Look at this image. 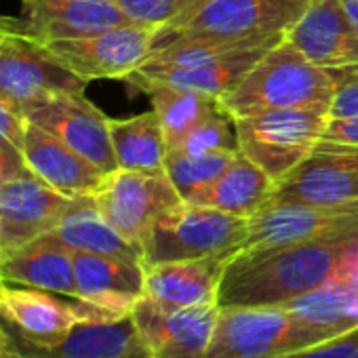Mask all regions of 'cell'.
I'll return each instance as SVG.
<instances>
[{"instance_id":"30","label":"cell","mask_w":358,"mask_h":358,"mask_svg":"<svg viewBox=\"0 0 358 358\" xmlns=\"http://www.w3.org/2000/svg\"><path fill=\"white\" fill-rule=\"evenodd\" d=\"M192 0H114V5L133 22L141 26L162 28L182 13Z\"/></svg>"},{"instance_id":"40","label":"cell","mask_w":358,"mask_h":358,"mask_svg":"<svg viewBox=\"0 0 358 358\" xmlns=\"http://www.w3.org/2000/svg\"><path fill=\"white\" fill-rule=\"evenodd\" d=\"M0 358H7V335L3 341H0Z\"/></svg>"},{"instance_id":"21","label":"cell","mask_w":358,"mask_h":358,"mask_svg":"<svg viewBox=\"0 0 358 358\" xmlns=\"http://www.w3.org/2000/svg\"><path fill=\"white\" fill-rule=\"evenodd\" d=\"M5 282L34 287L78 299L74 251L53 232H47L20 247L0 262Z\"/></svg>"},{"instance_id":"29","label":"cell","mask_w":358,"mask_h":358,"mask_svg":"<svg viewBox=\"0 0 358 358\" xmlns=\"http://www.w3.org/2000/svg\"><path fill=\"white\" fill-rule=\"evenodd\" d=\"M171 152V150H169ZM175 152L184 154H217V152H241L236 120L222 108L207 120H203L182 143L175 148Z\"/></svg>"},{"instance_id":"20","label":"cell","mask_w":358,"mask_h":358,"mask_svg":"<svg viewBox=\"0 0 358 358\" xmlns=\"http://www.w3.org/2000/svg\"><path fill=\"white\" fill-rule=\"evenodd\" d=\"M234 255L169 262L145 268V295L166 308L217 306L226 264Z\"/></svg>"},{"instance_id":"39","label":"cell","mask_w":358,"mask_h":358,"mask_svg":"<svg viewBox=\"0 0 358 358\" xmlns=\"http://www.w3.org/2000/svg\"><path fill=\"white\" fill-rule=\"evenodd\" d=\"M7 358H26V356H22L20 352L11 350V343H9V339H7Z\"/></svg>"},{"instance_id":"25","label":"cell","mask_w":358,"mask_h":358,"mask_svg":"<svg viewBox=\"0 0 358 358\" xmlns=\"http://www.w3.org/2000/svg\"><path fill=\"white\" fill-rule=\"evenodd\" d=\"M53 234L72 251L122 257L143 264L141 249L129 243L99 211L93 196L72 199Z\"/></svg>"},{"instance_id":"27","label":"cell","mask_w":358,"mask_h":358,"mask_svg":"<svg viewBox=\"0 0 358 358\" xmlns=\"http://www.w3.org/2000/svg\"><path fill=\"white\" fill-rule=\"evenodd\" d=\"M110 141L118 169L160 171L166 160V139L158 114L143 112L131 118H110Z\"/></svg>"},{"instance_id":"6","label":"cell","mask_w":358,"mask_h":358,"mask_svg":"<svg viewBox=\"0 0 358 358\" xmlns=\"http://www.w3.org/2000/svg\"><path fill=\"white\" fill-rule=\"evenodd\" d=\"M310 345L287 308L230 306L220 308L205 358H276Z\"/></svg>"},{"instance_id":"1","label":"cell","mask_w":358,"mask_h":358,"mask_svg":"<svg viewBox=\"0 0 358 358\" xmlns=\"http://www.w3.org/2000/svg\"><path fill=\"white\" fill-rule=\"evenodd\" d=\"M341 241L243 249L224 268L217 306H285L337 280Z\"/></svg>"},{"instance_id":"34","label":"cell","mask_w":358,"mask_h":358,"mask_svg":"<svg viewBox=\"0 0 358 358\" xmlns=\"http://www.w3.org/2000/svg\"><path fill=\"white\" fill-rule=\"evenodd\" d=\"M320 141L335 143V145L358 148V116H350V118H329L327 129H324Z\"/></svg>"},{"instance_id":"33","label":"cell","mask_w":358,"mask_h":358,"mask_svg":"<svg viewBox=\"0 0 358 358\" xmlns=\"http://www.w3.org/2000/svg\"><path fill=\"white\" fill-rule=\"evenodd\" d=\"M24 129H26V120H24L22 112L3 93H0V148L13 156L24 158L22 156Z\"/></svg>"},{"instance_id":"18","label":"cell","mask_w":358,"mask_h":358,"mask_svg":"<svg viewBox=\"0 0 358 358\" xmlns=\"http://www.w3.org/2000/svg\"><path fill=\"white\" fill-rule=\"evenodd\" d=\"M22 156L34 175L68 199L93 196L106 177V173L85 156L28 120L24 129Z\"/></svg>"},{"instance_id":"28","label":"cell","mask_w":358,"mask_h":358,"mask_svg":"<svg viewBox=\"0 0 358 358\" xmlns=\"http://www.w3.org/2000/svg\"><path fill=\"white\" fill-rule=\"evenodd\" d=\"M236 154H230V152L184 154V152L171 150V152H166L164 171L173 182V186L177 188L179 196L188 201L201 188L209 186L213 179H217Z\"/></svg>"},{"instance_id":"32","label":"cell","mask_w":358,"mask_h":358,"mask_svg":"<svg viewBox=\"0 0 358 358\" xmlns=\"http://www.w3.org/2000/svg\"><path fill=\"white\" fill-rule=\"evenodd\" d=\"M276 358H358V327L333 339L295 352H287Z\"/></svg>"},{"instance_id":"4","label":"cell","mask_w":358,"mask_h":358,"mask_svg":"<svg viewBox=\"0 0 358 358\" xmlns=\"http://www.w3.org/2000/svg\"><path fill=\"white\" fill-rule=\"evenodd\" d=\"M249 234V220L182 201L162 213L141 241L143 268L236 255Z\"/></svg>"},{"instance_id":"2","label":"cell","mask_w":358,"mask_h":358,"mask_svg":"<svg viewBox=\"0 0 358 358\" xmlns=\"http://www.w3.org/2000/svg\"><path fill=\"white\" fill-rule=\"evenodd\" d=\"M333 80L324 68L306 59L287 38L272 47L232 91L220 97L236 120L270 110L331 103Z\"/></svg>"},{"instance_id":"19","label":"cell","mask_w":358,"mask_h":358,"mask_svg":"<svg viewBox=\"0 0 358 358\" xmlns=\"http://www.w3.org/2000/svg\"><path fill=\"white\" fill-rule=\"evenodd\" d=\"M78 299H85L114 318L131 314L145 295V268L139 262L74 251Z\"/></svg>"},{"instance_id":"31","label":"cell","mask_w":358,"mask_h":358,"mask_svg":"<svg viewBox=\"0 0 358 358\" xmlns=\"http://www.w3.org/2000/svg\"><path fill=\"white\" fill-rule=\"evenodd\" d=\"M333 80V99L329 103V118L358 116V64L327 70Z\"/></svg>"},{"instance_id":"22","label":"cell","mask_w":358,"mask_h":358,"mask_svg":"<svg viewBox=\"0 0 358 358\" xmlns=\"http://www.w3.org/2000/svg\"><path fill=\"white\" fill-rule=\"evenodd\" d=\"M0 316H5L24 339L34 343H53L83 322L80 299L55 297L51 291L26 287H7L0 299Z\"/></svg>"},{"instance_id":"23","label":"cell","mask_w":358,"mask_h":358,"mask_svg":"<svg viewBox=\"0 0 358 358\" xmlns=\"http://www.w3.org/2000/svg\"><path fill=\"white\" fill-rule=\"evenodd\" d=\"M280 41L285 38H272L264 45L257 47H249V49H241V51H232L226 53L222 57L196 64V66H186V68H169V70H152V72H141L135 70L131 76H127L124 80L129 83H164L177 89H188V91H199L203 95H211V97H222L228 91H232L236 87V83L272 49L276 47Z\"/></svg>"},{"instance_id":"15","label":"cell","mask_w":358,"mask_h":358,"mask_svg":"<svg viewBox=\"0 0 358 358\" xmlns=\"http://www.w3.org/2000/svg\"><path fill=\"white\" fill-rule=\"evenodd\" d=\"M285 38L318 68L358 64V30L341 0H310Z\"/></svg>"},{"instance_id":"11","label":"cell","mask_w":358,"mask_h":358,"mask_svg":"<svg viewBox=\"0 0 358 358\" xmlns=\"http://www.w3.org/2000/svg\"><path fill=\"white\" fill-rule=\"evenodd\" d=\"M87 83L72 74L45 43L28 36L22 26L0 28V93L20 112L38 95L80 91Z\"/></svg>"},{"instance_id":"17","label":"cell","mask_w":358,"mask_h":358,"mask_svg":"<svg viewBox=\"0 0 358 358\" xmlns=\"http://www.w3.org/2000/svg\"><path fill=\"white\" fill-rule=\"evenodd\" d=\"M22 30L45 45L131 24V20L114 5V0H22Z\"/></svg>"},{"instance_id":"3","label":"cell","mask_w":358,"mask_h":358,"mask_svg":"<svg viewBox=\"0 0 358 358\" xmlns=\"http://www.w3.org/2000/svg\"><path fill=\"white\" fill-rule=\"evenodd\" d=\"M310 0H192L158 28L154 51L175 38L247 41L285 36Z\"/></svg>"},{"instance_id":"7","label":"cell","mask_w":358,"mask_h":358,"mask_svg":"<svg viewBox=\"0 0 358 358\" xmlns=\"http://www.w3.org/2000/svg\"><path fill=\"white\" fill-rule=\"evenodd\" d=\"M93 201L103 217L133 245L141 241L154 222L184 199L169 179L166 171L116 169L103 177L93 192Z\"/></svg>"},{"instance_id":"35","label":"cell","mask_w":358,"mask_h":358,"mask_svg":"<svg viewBox=\"0 0 358 358\" xmlns=\"http://www.w3.org/2000/svg\"><path fill=\"white\" fill-rule=\"evenodd\" d=\"M337 280L358 287V232L341 238V266Z\"/></svg>"},{"instance_id":"16","label":"cell","mask_w":358,"mask_h":358,"mask_svg":"<svg viewBox=\"0 0 358 358\" xmlns=\"http://www.w3.org/2000/svg\"><path fill=\"white\" fill-rule=\"evenodd\" d=\"M13 350L26 358H152L131 314L116 320L80 322L53 343L22 339Z\"/></svg>"},{"instance_id":"24","label":"cell","mask_w":358,"mask_h":358,"mask_svg":"<svg viewBox=\"0 0 358 358\" xmlns=\"http://www.w3.org/2000/svg\"><path fill=\"white\" fill-rule=\"evenodd\" d=\"M274 184L276 182L259 164L238 152L217 179L192 194L186 203L251 220L266 209Z\"/></svg>"},{"instance_id":"26","label":"cell","mask_w":358,"mask_h":358,"mask_svg":"<svg viewBox=\"0 0 358 358\" xmlns=\"http://www.w3.org/2000/svg\"><path fill=\"white\" fill-rule=\"evenodd\" d=\"M143 93L150 95L152 110L158 114L166 148L175 150L182 143L203 120L213 116L222 110V103L217 97L203 95L199 91L188 89H177L164 83H135Z\"/></svg>"},{"instance_id":"14","label":"cell","mask_w":358,"mask_h":358,"mask_svg":"<svg viewBox=\"0 0 358 358\" xmlns=\"http://www.w3.org/2000/svg\"><path fill=\"white\" fill-rule=\"evenodd\" d=\"M220 306L166 308L143 295L131 316L152 358H205Z\"/></svg>"},{"instance_id":"38","label":"cell","mask_w":358,"mask_h":358,"mask_svg":"<svg viewBox=\"0 0 358 358\" xmlns=\"http://www.w3.org/2000/svg\"><path fill=\"white\" fill-rule=\"evenodd\" d=\"M22 22H17V20H9V17H0V28H15V26H20Z\"/></svg>"},{"instance_id":"42","label":"cell","mask_w":358,"mask_h":358,"mask_svg":"<svg viewBox=\"0 0 358 358\" xmlns=\"http://www.w3.org/2000/svg\"><path fill=\"white\" fill-rule=\"evenodd\" d=\"M3 339H5V333H3V331H0V341H3Z\"/></svg>"},{"instance_id":"36","label":"cell","mask_w":358,"mask_h":358,"mask_svg":"<svg viewBox=\"0 0 358 358\" xmlns=\"http://www.w3.org/2000/svg\"><path fill=\"white\" fill-rule=\"evenodd\" d=\"M26 169H28V166H26L24 158L13 156V154H9V152H5L3 148H0V184H5L7 179L20 175V173L26 171Z\"/></svg>"},{"instance_id":"13","label":"cell","mask_w":358,"mask_h":358,"mask_svg":"<svg viewBox=\"0 0 358 358\" xmlns=\"http://www.w3.org/2000/svg\"><path fill=\"white\" fill-rule=\"evenodd\" d=\"M72 199L30 169L0 184V262L30 241L53 232Z\"/></svg>"},{"instance_id":"10","label":"cell","mask_w":358,"mask_h":358,"mask_svg":"<svg viewBox=\"0 0 358 358\" xmlns=\"http://www.w3.org/2000/svg\"><path fill=\"white\" fill-rule=\"evenodd\" d=\"M358 201V148L318 141L316 150L274 184L272 205H339Z\"/></svg>"},{"instance_id":"9","label":"cell","mask_w":358,"mask_h":358,"mask_svg":"<svg viewBox=\"0 0 358 358\" xmlns=\"http://www.w3.org/2000/svg\"><path fill=\"white\" fill-rule=\"evenodd\" d=\"M158 28L122 24L97 34L47 43L49 51L85 83L97 78H127L154 51Z\"/></svg>"},{"instance_id":"5","label":"cell","mask_w":358,"mask_h":358,"mask_svg":"<svg viewBox=\"0 0 358 358\" xmlns=\"http://www.w3.org/2000/svg\"><path fill=\"white\" fill-rule=\"evenodd\" d=\"M327 122L329 103L236 118L241 152L278 182L316 150Z\"/></svg>"},{"instance_id":"12","label":"cell","mask_w":358,"mask_h":358,"mask_svg":"<svg viewBox=\"0 0 358 358\" xmlns=\"http://www.w3.org/2000/svg\"><path fill=\"white\" fill-rule=\"evenodd\" d=\"M354 232H358V201L339 205H272L249 220L243 249L341 241Z\"/></svg>"},{"instance_id":"37","label":"cell","mask_w":358,"mask_h":358,"mask_svg":"<svg viewBox=\"0 0 358 358\" xmlns=\"http://www.w3.org/2000/svg\"><path fill=\"white\" fill-rule=\"evenodd\" d=\"M341 5H343L348 17L352 20L354 28L358 30V0H341Z\"/></svg>"},{"instance_id":"8","label":"cell","mask_w":358,"mask_h":358,"mask_svg":"<svg viewBox=\"0 0 358 358\" xmlns=\"http://www.w3.org/2000/svg\"><path fill=\"white\" fill-rule=\"evenodd\" d=\"M24 120L45 129L106 175L116 171L108 116L80 91H53L22 106Z\"/></svg>"},{"instance_id":"41","label":"cell","mask_w":358,"mask_h":358,"mask_svg":"<svg viewBox=\"0 0 358 358\" xmlns=\"http://www.w3.org/2000/svg\"><path fill=\"white\" fill-rule=\"evenodd\" d=\"M7 282H5V278H3V274H0V299H3V295H5V291H7Z\"/></svg>"}]
</instances>
